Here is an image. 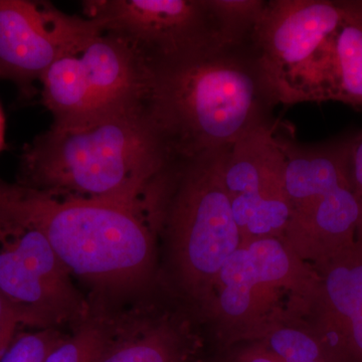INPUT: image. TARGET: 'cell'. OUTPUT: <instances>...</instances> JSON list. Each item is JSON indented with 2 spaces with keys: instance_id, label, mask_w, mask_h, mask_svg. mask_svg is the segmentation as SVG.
I'll list each match as a JSON object with an SVG mask.
<instances>
[{
  "instance_id": "13",
  "label": "cell",
  "mask_w": 362,
  "mask_h": 362,
  "mask_svg": "<svg viewBox=\"0 0 362 362\" xmlns=\"http://www.w3.org/2000/svg\"><path fill=\"white\" fill-rule=\"evenodd\" d=\"M277 132V131H276ZM284 154L286 192L291 211L351 183V138L303 146L277 132Z\"/></svg>"
},
{
  "instance_id": "26",
  "label": "cell",
  "mask_w": 362,
  "mask_h": 362,
  "mask_svg": "<svg viewBox=\"0 0 362 362\" xmlns=\"http://www.w3.org/2000/svg\"><path fill=\"white\" fill-rule=\"evenodd\" d=\"M4 141H6L4 139V119L1 109H0V151L4 149Z\"/></svg>"
},
{
  "instance_id": "1",
  "label": "cell",
  "mask_w": 362,
  "mask_h": 362,
  "mask_svg": "<svg viewBox=\"0 0 362 362\" xmlns=\"http://www.w3.org/2000/svg\"><path fill=\"white\" fill-rule=\"evenodd\" d=\"M169 162L142 104L54 125L26 145L18 183L64 199L148 206Z\"/></svg>"
},
{
  "instance_id": "24",
  "label": "cell",
  "mask_w": 362,
  "mask_h": 362,
  "mask_svg": "<svg viewBox=\"0 0 362 362\" xmlns=\"http://www.w3.org/2000/svg\"><path fill=\"white\" fill-rule=\"evenodd\" d=\"M233 362H292L278 358L266 354L263 350L258 349L255 345L247 344L237 352L233 357Z\"/></svg>"
},
{
  "instance_id": "7",
  "label": "cell",
  "mask_w": 362,
  "mask_h": 362,
  "mask_svg": "<svg viewBox=\"0 0 362 362\" xmlns=\"http://www.w3.org/2000/svg\"><path fill=\"white\" fill-rule=\"evenodd\" d=\"M0 291L21 326L57 329L87 321L88 305L44 235L0 209Z\"/></svg>"
},
{
  "instance_id": "3",
  "label": "cell",
  "mask_w": 362,
  "mask_h": 362,
  "mask_svg": "<svg viewBox=\"0 0 362 362\" xmlns=\"http://www.w3.org/2000/svg\"><path fill=\"white\" fill-rule=\"evenodd\" d=\"M0 209L37 228L98 292H135L151 277L156 223L147 206L64 199L0 178Z\"/></svg>"
},
{
  "instance_id": "10",
  "label": "cell",
  "mask_w": 362,
  "mask_h": 362,
  "mask_svg": "<svg viewBox=\"0 0 362 362\" xmlns=\"http://www.w3.org/2000/svg\"><path fill=\"white\" fill-rule=\"evenodd\" d=\"M314 269L320 284L311 327L343 361L362 362V244Z\"/></svg>"
},
{
  "instance_id": "22",
  "label": "cell",
  "mask_w": 362,
  "mask_h": 362,
  "mask_svg": "<svg viewBox=\"0 0 362 362\" xmlns=\"http://www.w3.org/2000/svg\"><path fill=\"white\" fill-rule=\"evenodd\" d=\"M350 178L359 204L357 242L362 244V131L351 139L350 147Z\"/></svg>"
},
{
  "instance_id": "2",
  "label": "cell",
  "mask_w": 362,
  "mask_h": 362,
  "mask_svg": "<svg viewBox=\"0 0 362 362\" xmlns=\"http://www.w3.org/2000/svg\"><path fill=\"white\" fill-rule=\"evenodd\" d=\"M216 49L149 68L142 106L169 161L226 149L269 124L276 104L255 54Z\"/></svg>"
},
{
  "instance_id": "6",
  "label": "cell",
  "mask_w": 362,
  "mask_h": 362,
  "mask_svg": "<svg viewBox=\"0 0 362 362\" xmlns=\"http://www.w3.org/2000/svg\"><path fill=\"white\" fill-rule=\"evenodd\" d=\"M344 21L337 1H267L251 44L276 103L326 101L333 40Z\"/></svg>"
},
{
  "instance_id": "11",
  "label": "cell",
  "mask_w": 362,
  "mask_h": 362,
  "mask_svg": "<svg viewBox=\"0 0 362 362\" xmlns=\"http://www.w3.org/2000/svg\"><path fill=\"white\" fill-rule=\"evenodd\" d=\"M359 204L351 183L293 209L283 240L317 268L357 243Z\"/></svg>"
},
{
  "instance_id": "9",
  "label": "cell",
  "mask_w": 362,
  "mask_h": 362,
  "mask_svg": "<svg viewBox=\"0 0 362 362\" xmlns=\"http://www.w3.org/2000/svg\"><path fill=\"white\" fill-rule=\"evenodd\" d=\"M100 33L95 21L64 13L49 2L0 0V78L32 97L54 62L80 56Z\"/></svg>"
},
{
  "instance_id": "23",
  "label": "cell",
  "mask_w": 362,
  "mask_h": 362,
  "mask_svg": "<svg viewBox=\"0 0 362 362\" xmlns=\"http://www.w3.org/2000/svg\"><path fill=\"white\" fill-rule=\"evenodd\" d=\"M21 322L13 305L0 291V359L16 337Z\"/></svg>"
},
{
  "instance_id": "4",
  "label": "cell",
  "mask_w": 362,
  "mask_h": 362,
  "mask_svg": "<svg viewBox=\"0 0 362 362\" xmlns=\"http://www.w3.org/2000/svg\"><path fill=\"white\" fill-rule=\"evenodd\" d=\"M226 150L169 162L157 202V221L165 226L181 284L204 302L221 269L242 244L223 183Z\"/></svg>"
},
{
  "instance_id": "20",
  "label": "cell",
  "mask_w": 362,
  "mask_h": 362,
  "mask_svg": "<svg viewBox=\"0 0 362 362\" xmlns=\"http://www.w3.org/2000/svg\"><path fill=\"white\" fill-rule=\"evenodd\" d=\"M110 331L101 323L85 321L71 337L64 338L45 362H97L110 344Z\"/></svg>"
},
{
  "instance_id": "14",
  "label": "cell",
  "mask_w": 362,
  "mask_h": 362,
  "mask_svg": "<svg viewBox=\"0 0 362 362\" xmlns=\"http://www.w3.org/2000/svg\"><path fill=\"white\" fill-rule=\"evenodd\" d=\"M284 154L274 124H266L226 148L223 183L230 199L287 194Z\"/></svg>"
},
{
  "instance_id": "21",
  "label": "cell",
  "mask_w": 362,
  "mask_h": 362,
  "mask_svg": "<svg viewBox=\"0 0 362 362\" xmlns=\"http://www.w3.org/2000/svg\"><path fill=\"white\" fill-rule=\"evenodd\" d=\"M58 329H37L14 337L0 362H45L59 342L64 340Z\"/></svg>"
},
{
  "instance_id": "25",
  "label": "cell",
  "mask_w": 362,
  "mask_h": 362,
  "mask_svg": "<svg viewBox=\"0 0 362 362\" xmlns=\"http://www.w3.org/2000/svg\"><path fill=\"white\" fill-rule=\"evenodd\" d=\"M344 13L345 18L362 28V0L337 1Z\"/></svg>"
},
{
  "instance_id": "12",
  "label": "cell",
  "mask_w": 362,
  "mask_h": 362,
  "mask_svg": "<svg viewBox=\"0 0 362 362\" xmlns=\"http://www.w3.org/2000/svg\"><path fill=\"white\" fill-rule=\"evenodd\" d=\"M97 110L142 104L148 68L122 40L100 33L81 52Z\"/></svg>"
},
{
  "instance_id": "19",
  "label": "cell",
  "mask_w": 362,
  "mask_h": 362,
  "mask_svg": "<svg viewBox=\"0 0 362 362\" xmlns=\"http://www.w3.org/2000/svg\"><path fill=\"white\" fill-rule=\"evenodd\" d=\"M218 21L223 44L228 49L251 42L252 33L265 9L264 0H209Z\"/></svg>"
},
{
  "instance_id": "8",
  "label": "cell",
  "mask_w": 362,
  "mask_h": 362,
  "mask_svg": "<svg viewBox=\"0 0 362 362\" xmlns=\"http://www.w3.org/2000/svg\"><path fill=\"white\" fill-rule=\"evenodd\" d=\"M85 16L122 40L147 68L228 49L209 0H88Z\"/></svg>"
},
{
  "instance_id": "17",
  "label": "cell",
  "mask_w": 362,
  "mask_h": 362,
  "mask_svg": "<svg viewBox=\"0 0 362 362\" xmlns=\"http://www.w3.org/2000/svg\"><path fill=\"white\" fill-rule=\"evenodd\" d=\"M187 350L177 333L159 326L114 341L97 362H185Z\"/></svg>"
},
{
  "instance_id": "15",
  "label": "cell",
  "mask_w": 362,
  "mask_h": 362,
  "mask_svg": "<svg viewBox=\"0 0 362 362\" xmlns=\"http://www.w3.org/2000/svg\"><path fill=\"white\" fill-rule=\"evenodd\" d=\"M40 84L47 110L54 125L84 120L97 111L92 90L80 56L58 59L45 71Z\"/></svg>"
},
{
  "instance_id": "16",
  "label": "cell",
  "mask_w": 362,
  "mask_h": 362,
  "mask_svg": "<svg viewBox=\"0 0 362 362\" xmlns=\"http://www.w3.org/2000/svg\"><path fill=\"white\" fill-rule=\"evenodd\" d=\"M326 101L362 109V28L346 18L333 40Z\"/></svg>"
},
{
  "instance_id": "18",
  "label": "cell",
  "mask_w": 362,
  "mask_h": 362,
  "mask_svg": "<svg viewBox=\"0 0 362 362\" xmlns=\"http://www.w3.org/2000/svg\"><path fill=\"white\" fill-rule=\"evenodd\" d=\"M251 344L272 356L292 362H345L312 327L281 324L252 338Z\"/></svg>"
},
{
  "instance_id": "5",
  "label": "cell",
  "mask_w": 362,
  "mask_h": 362,
  "mask_svg": "<svg viewBox=\"0 0 362 362\" xmlns=\"http://www.w3.org/2000/svg\"><path fill=\"white\" fill-rule=\"evenodd\" d=\"M320 278L281 238L244 240L214 281L209 309L237 339L310 316Z\"/></svg>"
}]
</instances>
